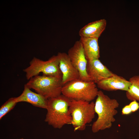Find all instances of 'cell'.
I'll list each match as a JSON object with an SVG mask.
<instances>
[{"label": "cell", "mask_w": 139, "mask_h": 139, "mask_svg": "<svg viewBox=\"0 0 139 139\" xmlns=\"http://www.w3.org/2000/svg\"><path fill=\"white\" fill-rule=\"evenodd\" d=\"M131 84L129 81L115 74L97 83L98 88L107 91L121 90L127 91Z\"/></svg>", "instance_id": "obj_10"}, {"label": "cell", "mask_w": 139, "mask_h": 139, "mask_svg": "<svg viewBox=\"0 0 139 139\" xmlns=\"http://www.w3.org/2000/svg\"><path fill=\"white\" fill-rule=\"evenodd\" d=\"M129 105L132 112L137 111L139 109V103L136 101H132Z\"/></svg>", "instance_id": "obj_16"}, {"label": "cell", "mask_w": 139, "mask_h": 139, "mask_svg": "<svg viewBox=\"0 0 139 139\" xmlns=\"http://www.w3.org/2000/svg\"><path fill=\"white\" fill-rule=\"evenodd\" d=\"M132 112L129 105H126L122 109L121 113L123 115H128Z\"/></svg>", "instance_id": "obj_17"}, {"label": "cell", "mask_w": 139, "mask_h": 139, "mask_svg": "<svg viewBox=\"0 0 139 139\" xmlns=\"http://www.w3.org/2000/svg\"><path fill=\"white\" fill-rule=\"evenodd\" d=\"M57 55L59 60V68L62 74L63 85L70 82L79 79V72L72 63L68 54L59 52Z\"/></svg>", "instance_id": "obj_8"}, {"label": "cell", "mask_w": 139, "mask_h": 139, "mask_svg": "<svg viewBox=\"0 0 139 139\" xmlns=\"http://www.w3.org/2000/svg\"><path fill=\"white\" fill-rule=\"evenodd\" d=\"M98 39L80 37V40L82 44L88 60L99 59L100 57Z\"/></svg>", "instance_id": "obj_13"}, {"label": "cell", "mask_w": 139, "mask_h": 139, "mask_svg": "<svg viewBox=\"0 0 139 139\" xmlns=\"http://www.w3.org/2000/svg\"><path fill=\"white\" fill-rule=\"evenodd\" d=\"M71 100L62 94L48 99L45 121L55 128L71 124L72 117L69 110Z\"/></svg>", "instance_id": "obj_2"}, {"label": "cell", "mask_w": 139, "mask_h": 139, "mask_svg": "<svg viewBox=\"0 0 139 139\" xmlns=\"http://www.w3.org/2000/svg\"><path fill=\"white\" fill-rule=\"evenodd\" d=\"M99 91L94 82L79 79L63 85L62 93L71 100L91 102L97 97Z\"/></svg>", "instance_id": "obj_3"}, {"label": "cell", "mask_w": 139, "mask_h": 139, "mask_svg": "<svg viewBox=\"0 0 139 139\" xmlns=\"http://www.w3.org/2000/svg\"><path fill=\"white\" fill-rule=\"evenodd\" d=\"M94 106L95 103L92 101L71 100L69 110L74 131L84 130L86 125L92 122L95 116Z\"/></svg>", "instance_id": "obj_4"}, {"label": "cell", "mask_w": 139, "mask_h": 139, "mask_svg": "<svg viewBox=\"0 0 139 139\" xmlns=\"http://www.w3.org/2000/svg\"><path fill=\"white\" fill-rule=\"evenodd\" d=\"M23 71L26 73V77L28 80L38 75L40 73H42L44 75L62 79L57 55L53 56L46 61L34 57L30 62L29 66Z\"/></svg>", "instance_id": "obj_6"}, {"label": "cell", "mask_w": 139, "mask_h": 139, "mask_svg": "<svg viewBox=\"0 0 139 139\" xmlns=\"http://www.w3.org/2000/svg\"><path fill=\"white\" fill-rule=\"evenodd\" d=\"M95 102L94 109L98 115L96 120L93 123L92 130L95 133L111 128L115 121V116L119 104L117 100L111 99L99 91Z\"/></svg>", "instance_id": "obj_1"}, {"label": "cell", "mask_w": 139, "mask_h": 139, "mask_svg": "<svg viewBox=\"0 0 139 139\" xmlns=\"http://www.w3.org/2000/svg\"><path fill=\"white\" fill-rule=\"evenodd\" d=\"M106 24L107 21L105 19L90 23L80 30L79 35L80 37L98 39L105 30Z\"/></svg>", "instance_id": "obj_12"}, {"label": "cell", "mask_w": 139, "mask_h": 139, "mask_svg": "<svg viewBox=\"0 0 139 139\" xmlns=\"http://www.w3.org/2000/svg\"><path fill=\"white\" fill-rule=\"evenodd\" d=\"M87 72L91 81L96 84L114 74L99 59L88 60Z\"/></svg>", "instance_id": "obj_9"}, {"label": "cell", "mask_w": 139, "mask_h": 139, "mask_svg": "<svg viewBox=\"0 0 139 139\" xmlns=\"http://www.w3.org/2000/svg\"><path fill=\"white\" fill-rule=\"evenodd\" d=\"M48 99L40 94L32 91L25 84L22 94L16 97L17 103L21 102H27L34 106L46 109Z\"/></svg>", "instance_id": "obj_11"}, {"label": "cell", "mask_w": 139, "mask_h": 139, "mask_svg": "<svg viewBox=\"0 0 139 139\" xmlns=\"http://www.w3.org/2000/svg\"><path fill=\"white\" fill-rule=\"evenodd\" d=\"M25 85L47 99L62 94L63 86L62 78L43 75L31 78Z\"/></svg>", "instance_id": "obj_5"}, {"label": "cell", "mask_w": 139, "mask_h": 139, "mask_svg": "<svg viewBox=\"0 0 139 139\" xmlns=\"http://www.w3.org/2000/svg\"><path fill=\"white\" fill-rule=\"evenodd\" d=\"M19 139H23V138H21Z\"/></svg>", "instance_id": "obj_18"}, {"label": "cell", "mask_w": 139, "mask_h": 139, "mask_svg": "<svg viewBox=\"0 0 139 139\" xmlns=\"http://www.w3.org/2000/svg\"><path fill=\"white\" fill-rule=\"evenodd\" d=\"M17 103L16 97H12L3 104L0 108V119L12 110Z\"/></svg>", "instance_id": "obj_15"}, {"label": "cell", "mask_w": 139, "mask_h": 139, "mask_svg": "<svg viewBox=\"0 0 139 139\" xmlns=\"http://www.w3.org/2000/svg\"><path fill=\"white\" fill-rule=\"evenodd\" d=\"M70 60L78 71L79 79L85 81H91L87 72L88 60L80 41H76L68 50L67 54Z\"/></svg>", "instance_id": "obj_7"}, {"label": "cell", "mask_w": 139, "mask_h": 139, "mask_svg": "<svg viewBox=\"0 0 139 139\" xmlns=\"http://www.w3.org/2000/svg\"><path fill=\"white\" fill-rule=\"evenodd\" d=\"M129 81L131 84L128 90L126 91V97L129 100L139 102V75L131 77Z\"/></svg>", "instance_id": "obj_14"}]
</instances>
